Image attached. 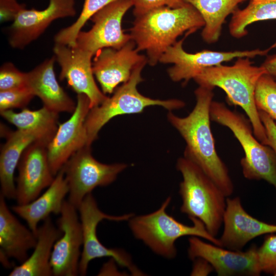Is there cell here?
<instances>
[{"label":"cell","mask_w":276,"mask_h":276,"mask_svg":"<svg viewBox=\"0 0 276 276\" xmlns=\"http://www.w3.org/2000/svg\"><path fill=\"white\" fill-rule=\"evenodd\" d=\"M213 90L199 86L194 91L196 104L192 111L180 117L169 111L167 119L186 142L184 157L198 166L228 197L234 192V184L227 166L217 152L211 128Z\"/></svg>","instance_id":"1"},{"label":"cell","mask_w":276,"mask_h":276,"mask_svg":"<svg viewBox=\"0 0 276 276\" xmlns=\"http://www.w3.org/2000/svg\"><path fill=\"white\" fill-rule=\"evenodd\" d=\"M204 26L201 14L187 3L181 7H161L135 16L130 34L136 49L145 51L148 63L154 66L179 36L185 32L190 35Z\"/></svg>","instance_id":"2"},{"label":"cell","mask_w":276,"mask_h":276,"mask_svg":"<svg viewBox=\"0 0 276 276\" xmlns=\"http://www.w3.org/2000/svg\"><path fill=\"white\" fill-rule=\"evenodd\" d=\"M231 66L220 64L203 69L194 79L199 86L218 87L226 95L232 105L239 106L250 120L255 136L268 146V139L256 102L255 91L260 78L267 73L263 66L253 65L248 57L237 58Z\"/></svg>","instance_id":"3"},{"label":"cell","mask_w":276,"mask_h":276,"mask_svg":"<svg viewBox=\"0 0 276 276\" xmlns=\"http://www.w3.org/2000/svg\"><path fill=\"white\" fill-rule=\"evenodd\" d=\"M176 168L182 180L179 193L182 200L180 210L189 218L201 221L208 231L216 237L223 222L226 197L217 185L195 164L180 157Z\"/></svg>","instance_id":"4"},{"label":"cell","mask_w":276,"mask_h":276,"mask_svg":"<svg viewBox=\"0 0 276 276\" xmlns=\"http://www.w3.org/2000/svg\"><path fill=\"white\" fill-rule=\"evenodd\" d=\"M210 118L228 128L241 145L244 153L240 160L244 177L248 180H264L276 189L275 154L270 146L256 137L247 117L230 109L223 102L213 101Z\"/></svg>","instance_id":"5"},{"label":"cell","mask_w":276,"mask_h":276,"mask_svg":"<svg viewBox=\"0 0 276 276\" xmlns=\"http://www.w3.org/2000/svg\"><path fill=\"white\" fill-rule=\"evenodd\" d=\"M171 200V197H168L156 211L146 215H134L128 220L130 229L136 239L143 241L155 254L168 259L176 257L175 243L183 236L200 237L221 246L219 239L210 234L200 220L190 218L193 222L190 226L168 214L166 209Z\"/></svg>","instance_id":"6"},{"label":"cell","mask_w":276,"mask_h":276,"mask_svg":"<svg viewBox=\"0 0 276 276\" xmlns=\"http://www.w3.org/2000/svg\"><path fill=\"white\" fill-rule=\"evenodd\" d=\"M147 63L144 62L137 65L129 79L117 87L111 97H107L102 104L90 109L85 122L88 145L91 146L101 128L116 116L141 113L151 106H159L169 111L185 106V103L180 100L152 99L138 91L137 85L143 81L142 71Z\"/></svg>","instance_id":"7"},{"label":"cell","mask_w":276,"mask_h":276,"mask_svg":"<svg viewBox=\"0 0 276 276\" xmlns=\"http://www.w3.org/2000/svg\"><path fill=\"white\" fill-rule=\"evenodd\" d=\"M78 210L83 233V249L79 263V273L85 275L89 262L95 259L110 257L120 266L127 268L133 275L142 272L133 264L128 254L120 249L109 248L103 245L97 235V227L104 219L114 221H128L134 214L112 216L102 212L91 193L87 194Z\"/></svg>","instance_id":"8"},{"label":"cell","mask_w":276,"mask_h":276,"mask_svg":"<svg viewBox=\"0 0 276 276\" xmlns=\"http://www.w3.org/2000/svg\"><path fill=\"white\" fill-rule=\"evenodd\" d=\"M90 146L79 150L62 168L69 188L68 201L77 209L95 188L111 183L127 167L124 163L99 162L93 157Z\"/></svg>","instance_id":"9"},{"label":"cell","mask_w":276,"mask_h":276,"mask_svg":"<svg viewBox=\"0 0 276 276\" xmlns=\"http://www.w3.org/2000/svg\"><path fill=\"white\" fill-rule=\"evenodd\" d=\"M177 41L168 48L161 56L159 62L172 63L173 65L168 70L170 79L174 82L183 81L187 84L203 69L221 64L223 62L240 57L254 58L257 56H265L276 47V43L266 50L255 49L246 51L221 52L203 50L195 53H189L183 49L184 39Z\"/></svg>","instance_id":"10"},{"label":"cell","mask_w":276,"mask_h":276,"mask_svg":"<svg viewBox=\"0 0 276 276\" xmlns=\"http://www.w3.org/2000/svg\"><path fill=\"white\" fill-rule=\"evenodd\" d=\"M132 6V0H117L105 6L90 18L92 28L78 33L75 47L94 56L103 49L124 46L132 38L122 29V19Z\"/></svg>","instance_id":"11"},{"label":"cell","mask_w":276,"mask_h":276,"mask_svg":"<svg viewBox=\"0 0 276 276\" xmlns=\"http://www.w3.org/2000/svg\"><path fill=\"white\" fill-rule=\"evenodd\" d=\"M189 258H201L208 262L219 276L259 275L262 272L257 255V247L252 245L245 251L224 249L210 244L196 236L188 239Z\"/></svg>","instance_id":"12"},{"label":"cell","mask_w":276,"mask_h":276,"mask_svg":"<svg viewBox=\"0 0 276 276\" xmlns=\"http://www.w3.org/2000/svg\"><path fill=\"white\" fill-rule=\"evenodd\" d=\"M78 209L68 200L63 202L58 220L61 236L54 244L50 264L53 275L75 276L79 273L83 233Z\"/></svg>","instance_id":"13"},{"label":"cell","mask_w":276,"mask_h":276,"mask_svg":"<svg viewBox=\"0 0 276 276\" xmlns=\"http://www.w3.org/2000/svg\"><path fill=\"white\" fill-rule=\"evenodd\" d=\"M90 109L88 97L78 94L76 106L72 116L59 125L48 144V158L55 176L74 153L88 145L85 122Z\"/></svg>","instance_id":"14"},{"label":"cell","mask_w":276,"mask_h":276,"mask_svg":"<svg viewBox=\"0 0 276 276\" xmlns=\"http://www.w3.org/2000/svg\"><path fill=\"white\" fill-rule=\"evenodd\" d=\"M53 52L56 61L61 67L60 80H66L77 95L86 96L90 109L99 106L107 98L95 82L92 55L75 47L57 43H55Z\"/></svg>","instance_id":"15"},{"label":"cell","mask_w":276,"mask_h":276,"mask_svg":"<svg viewBox=\"0 0 276 276\" xmlns=\"http://www.w3.org/2000/svg\"><path fill=\"white\" fill-rule=\"evenodd\" d=\"M147 61L131 39L120 49L104 48L94 56L92 68L104 94L113 93L121 83L127 82L139 64Z\"/></svg>","instance_id":"16"},{"label":"cell","mask_w":276,"mask_h":276,"mask_svg":"<svg viewBox=\"0 0 276 276\" xmlns=\"http://www.w3.org/2000/svg\"><path fill=\"white\" fill-rule=\"evenodd\" d=\"M49 142L36 141L23 152L17 166V204H25L32 201L53 181L55 176L52 172L47 155Z\"/></svg>","instance_id":"17"},{"label":"cell","mask_w":276,"mask_h":276,"mask_svg":"<svg viewBox=\"0 0 276 276\" xmlns=\"http://www.w3.org/2000/svg\"><path fill=\"white\" fill-rule=\"evenodd\" d=\"M75 0H50L47 8L21 10L9 29V43L22 49L37 39L56 19L73 17L76 13Z\"/></svg>","instance_id":"18"},{"label":"cell","mask_w":276,"mask_h":276,"mask_svg":"<svg viewBox=\"0 0 276 276\" xmlns=\"http://www.w3.org/2000/svg\"><path fill=\"white\" fill-rule=\"evenodd\" d=\"M223 224V231L219 239L221 246L234 250H241L248 242L261 235L276 233V224L249 215L239 197L226 198Z\"/></svg>","instance_id":"19"},{"label":"cell","mask_w":276,"mask_h":276,"mask_svg":"<svg viewBox=\"0 0 276 276\" xmlns=\"http://www.w3.org/2000/svg\"><path fill=\"white\" fill-rule=\"evenodd\" d=\"M55 133L42 130L18 129L7 133L0 154L1 194L6 198L15 199L14 172L25 149L38 141L50 142Z\"/></svg>","instance_id":"20"},{"label":"cell","mask_w":276,"mask_h":276,"mask_svg":"<svg viewBox=\"0 0 276 276\" xmlns=\"http://www.w3.org/2000/svg\"><path fill=\"white\" fill-rule=\"evenodd\" d=\"M5 198L0 194V255L2 264L8 267L11 266L9 258L20 263L28 259V251L35 247L37 237L12 214Z\"/></svg>","instance_id":"21"},{"label":"cell","mask_w":276,"mask_h":276,"mask_svg":"<svg viewBox=\"0 0 276 276\" xmlns=\"http://www.w3.org/2000/svg\"><path fill=\"white\" fill-rule=\"evenodd\" d=\"M54 56L26 73V86L38 97L43 106L57 113H73L76 104L59 85L54 72Z\"/></svg>","instance_id":"22"},{"label":"cell","mask_w":276,"mask_h":276,"mask_svg":"<svg viewBox=\"0 0 276 276\" xmlns=\"http://www.w3.org/2000/svg\"><path fill=\"white\" fill-rule=\"evenodd\" d=\"M68 192V183L61 168L42 195L27 204L14 205L12 210L26 221L29 228L36 235L40 221L44 220L52 213L60 214L64 198Z\"/></svg>","instance_id":"23"},{"label":"cell","mask_w":276,"mask_h":276,"mask_svg":"<svg viewBox=\"0 0 276 276\" xmlns=\"http://www.w3.org/2000/svg\"><path fill=\"white\" fill-rule=\"evenodd\" d=\"M62 231L55 226L49 217L38 228L37 242L30 257L20 265L15 266L10 276L53 275L50 260L54 244L61 236Z\"/></svg>","instance_id":"24"},{"label":"cell","mask_w":276,"mask_h":276,"mask_svg":"<svg viewBox=\"0 0 276 276\" xmlns=\"http://www.w3.org/2000/svg\"><path fill=\"white\" fill-rule=\"evenodd\" d=\"M192 5L201 14L204 26L201 32L207 43L217 42L221 34L226 17L232 14L239 4L245 0H184Z\"/></svg>","instance_id":"25"},{"label":"cell","mask_w":276,"mask_h":276,"mask_svg":"<svg viewBox=\"0 0 276 276\" xmlns=\"http://www.w3.org/2000/svg\"><path fill=\"white\" fill-rule=\"evenodd\" d=\"M1 115L18 129L42 130L55 133L58 127V113L45 106L31 110L24 108L16 112L12 109L1 111Z\"/></svg>","instance_id":"26"},{"label":"cell","mask_w":276,"mask_h":276,"mask_svg":"<svg viewBox=\"0 0 276 276\" xmlns=\"http://www.w3.org/2000/svg\"><path fill=\"white\" fill-rule=\"evenodd\" d=\"M232 14L229 33L233 37L240 38L247 34L248 25L258 21L276 19V2L258 4L250 2L245 8H237Z\"/></svg>","instance_id":"27"},{"label":"cell","mask_w":276,"mask_h":276,"mask_svg":"<svg viewBox=\"0 0 276 276\" xmlns=\"http://www.w3.org/2000/svg\"><path fill=\"white\" fill-rule=\"evenodd\" d=\"M117 0H84L81 12L77 20L55 35V43L75 47L77 35L88 20L105 6Z\"/></svg>","instance_id":"28"},{"label":"cell","mask_w":276,"mask_h":276,"mask_svg":"<svg viewBox=\"0 0 276 276\" xmlns=\"http://www.w3.org/2000/svg\"><path fill=\"white\" fill-rule=\"evenodd\" d=\"M255 102L258 110L266 113L276 124V80L267 73L258 80Z\"/></svg>","instance_id":"29"},{"label":"cell","mask_w":276,"mask_h":276,"mask_svg":"<svg viewBox=\"0 0 276 276\" xmlns=\"http://www.w3.org/2000/svg\"><path fill=\"white\" fill-rule=\"evenodd\" d=\"M35 95L27 86L0 91V111L25 108Z\"/></svg>","instance_id":"30"},{"label":"cell","mask_w":276,"mask_h":276,"mask_svg":"<svg viewBox=\"0 0 276 276\" xmlns=\"http://www.w3.org/2000/svg\"><path fill=\"white\" fill-rule=\"evenodd\" d=\"M257 255L262 272L276 275V235H268L260 247Z\"/></svg>","instance_id":"31"},{"label":"cell","mask_w":276,"mask_h":276,"mask_svg":"<svg viewBox=\"0 0 276 276\" xmlns=\"http://www.w3.org/2000/svg\"><path fill=\"white\" fill-rule=\"evenodd\" d=\"M27 74L12 63H4L0 69V91L26 86Z\"/></svg>","instance_id":"32"},{"label":"cell","mask_w":276,"mask_h":276,"mask_svg":"<svg viewBox=\"0 0 276 276\" xmlns=\"http://www.w3.org/2000/svg\"><path fill=\"white\" fill-rule=\"evenodd\" d=\"M133 3V14L137 16L145 13L151 10L161 7H169L175 8L186 5L184 0H132Z\"/></svg>","instance_id":"33"},{"label":"cell","mask_w":276,"mask_h":276,"mask_svg":"<svg viewBox=\"0 0 276 276\" xmlns=\"http://www.w3.org/2000/svg\"><path fill=\"white\" fill-rule=\"evenodd\" d=\"M24 8H26V6L18 3L16 0H0L1 22L14 20Z\"/></svg>","instance_id":"34"},{"label":"cell","mask_w":276,"mask_h":276,"mask_svg":"<svg viewBox=\"0 0 276 276\" xmlns=\"http://www.w3.org/2000/svg\"><path fill=\"white\" fill-rule=\"evenodd\" d=\"M259 113L265 129L268 139V146L272 149L276 156V124L265 112L259 110Z\"/></svg>","instance_id":"35"},{"label":"cell","mask_w":276,"mask_h":276,"mask_svg":"<svg viewBox=\"0 0 276 276\" xmlns=\"http://www.w3.org/2000/svg\"><path fill=\"white\" fill-rule=\"evenodd\" d=\"M194 260L192 275H206L214 270L212 265L204 259L197 258Z\"/></svg>","instance_id":"36"},{"label":"cell","mask_w":276,"mask_h":276,"mask_svg":"<svg viewBox=\"0 0 276 276\" xmlns=\"http://www.w3.org/2000/svg\"><path fill=\"white\" fill-rule=\"evenodd\" d=\"M262 66L267 74L276 80V54L267 56Z\"/></svg>","instance_id":"37"},{"label":"cell","mask_w":276,"mask_h":276,"mask_svg":"<svg viewBox=\"0 0 276 276\" xmlns=\"http://www.w3.org/2000/svg\"><path fill=\"white\" fill-rule=\"evenodd\" d=\"M247 1V0H245ZM250 2L254 3H270V2H276V0H249Z\"/></svg>","instance_id":"38"},{"label":"cell","mask_w":276,"mask_h":276,"mask_svg":"<svg viewBox=\"0 0 276 276\" xmlns=\"http://www.w3.org/2000/svg\"><path fill=\"white\" fill-rule=\"evenodd\" d=\"M275 276H276V275H275Z\"/></svg>","instance_id":"39"}]
</instances>
